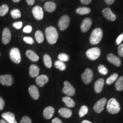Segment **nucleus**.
<instances>
[{
	"mask_svg": "<svg viewBox=\"0 0 123 123\" xmlns=\"http://www.w3.org/2000/svg\"><path fill=\"white\" fill-rule=\"evenodd\" d=\"M45 33L47 40L51 44L56 43L58 38V34L57 29L53 26H49L46 29Z\"/></svg>",
	"mask_w": 123,
	"mask_h": 123,
	"instance_id": "obj_1",
	"label": "nucleus"
},
{
	"mask_svg": "<svg viewBox=\"0 0 123 123\" xmlns=\"http://www.w3.org/2000/svg\"><path fill=\"white\" fill-rule=\"evenodd\" d=\"M107 109L111 114H116L120 110V107L119 102L114 98H111L107 103Z\"/></svg>",
	"mask_w": 123,
	"mask_h": 123,
	"instance_id": "obj_2",
	"label": "nucleus"
},
{
	"mask_svg": "<svg viewBox=\"0 0 123 123\" xmlns=\"http://www.w3.org/2000/svg\"><path fill=\"white\" fill-rule=\"evenodd\" d=\"M103 32L100 28H96L92 31L90 37V42L93 45L98 44L103 37Z\"/></svg>",
	"mask_w": 123,
	"mask_h": 123,
	"instance_id": "obj_3",
	"label": "nucleus"
},
{
	"mask_svg": "<svg viewBox=\"0 0 123 123\" xmlns=\"http://www.w3.org/2000/svg\"><path fill=\"white\" fill-rule=\"evenodd\" d=\"M101 51L98 48H93L88 49L86 52L87 57L91 60H95L100 56Z\"/></svg>",
	"mask_w": 123,
	"mask_h": 123,
	"instance_id": "obj_4",
	"label": "nucleus"
},
{
	"mask_svg": "<svg viewBox=\"0 0 123 123\" xmlns=\"http://www.w3.org/2000/svg\"><path fill=\"white\" fill-rule=\"evenodd\" d=\"M10 57L12 61L15 63L18 64L21 61V56L19 49L14 48L11 50Z\"/></svg>",
	"mask_w": 123,
	"mask_h": 123,
	"instance_id": "obj_5",
	"label": "nucleus"
},
{
	"mask_svg": "<svg viewBox=\"0 0 123 123\" xmlns=\"http://www.w3.org/2000/svg\"><path fill=\"white\" fill-rule=\"evenodd\" d=\"M70 23V18L68 16L65 15L62 16L58 22V26L62 31L66 30L68 27Z\"/></svg>",
	"mask_w": 123,
	"mask_h": 123,
	"instance_id": "obj_6",
	"label": "nucleus"
},
{
	"mask_svg": "<svg viewBox=\"0 0 123 123\" xmlns=\"http://www.w3.org/2000/svg\"><path fill=\"white\" fill-rule=\"evenodd\" d=\"M93 74L91 69L87 68L82 74V79L84 83L86 84H89L92 81Z\"/></svg>",
	"mask_w": 123,
	"mask_h": 123,
	"instance_id": "obj_7",
	"label": "nucleus"
},
{
	"mask_svg": "<svg viewBox=\"0 0 123 123\" xmlns=\"http://www.w3.org/2000/svg\"><path fill=\"white\" fill-rule=\"evenodd\" d=\"M62 92L68 96H73L74 95L75 89L69 82L66 81L64 82V87L62 89Z\"/></svg>",
	"mask_w": 123,
	"mask_h": 123,
	"instance_id": "obj_8",
	"label": "nucleus"
},
{
	"mask_svg": "<svg viewBox=\"0 0 123 123\" xmlns=\"http://www.w3.org/2000/svg\"><path fill=\"white\" fill-rule=\"evenodd\" d=\"M14 82V79L12 75L9 74L0 76V83L6 86H11Z\"/></svg>",
	"mask_w": 123,
	"mask_h": 123,
	"instance_id": "obj_9",
	"label": "nucleus"
},
{
	"mask_svg": "<svg viewBox=\"0 0 123 123\" xmlns=\"http://www.w3.org/2000/svg\"><path fill=\"white\" fill-rule=\"evenodd\" d=\"M107 102V99L106 98H102L97 101L93 106V110L97 113L102 112L105 108L106 103Z\"/></svg>",
	"mask_w": 123,
	"mask_h": 123,
	"instance_id": "obj_10",
	"label": "nucleus"
},
{
	"mask_svg": "<svg viewBox=\"0 0 123 123\" xmlns=\"http://www.w3.org/2000/svg\"><path fill=\"white\" fill-rule=\"evenodd\" d=\"M12 37V34L10 30L8 28H5L2 32V41L3 44L5 45L8 44Z\"/></svg>",
	"mask_w": 123,
	"mask_h": 123,
	"instance_id": "obj_11",
	"label": "nucleus"
},
{
	"mask_svg": "<svg viewBox=\"0 0 123 123\" xmlns=\"http://www.w3.org/2000/svg\"><path fill=\"white\" fill-rule=\"evenodd\" d=\"M32 14L36 19L41 20L43 18V8L40 6H36L32 9Z\"/></svg>",
	"mask_w": 123,
	"mask_h": 123,
	"instance_id": "obj_12",
	"label": "nucleus"
},
{
	"mask_svg": "<svg viewBox=\"0 0 123 123\" xmlns=\"http://www.w3.org/2000/svg\"><path fill=\"white\" fill-rule=\"evenodd\" d=\"M92 24V21L90 18H86L82 22L81 25V31L85 32L90 29Z\"/></svg>",
	"mask_w": 123,
	"mask_h": 123,
	"instance_id": "obj_13",
	"label": "nucleus"
},
{
	"mask_svg": "<svg viewBox=\"0 0 123 123\" xmlns=\"http://www.w3.org/2000/svg\"><path fill=\"white\" fill-rule=\"evenodd\" d=\"M107 60L117 67H119L121 65L120 59L112 53H109L107 55Z\"/></svg>",
	"mask_w": 123,
	"mask_h": 123,
	"instance_id": "obj_14",
	"label": "nucleus"
},
{
	"mask_svg": "<svg viewBox=\"0 0 123 123\" xmlns=\"http://www.w3.org/2000/svg\"><path fill=\"white\" fill-rule=\"evenodd\" d=\"M103 14L105 18L110 21H114L116 16L109 8H105L103 10Z\"/></svg>",
	"mask_w": 123,
	"mask_h": 123,
	"instance_id": "obj_15",
	"label": "nucleus"
},
{
	"mask_svg": "<svg viewBox=\"0 0 123 123\" xmlns=\"http://www.w3.org/2000/svg\"><path fill=\"white\" fill-rule=\"evenodd\" d=\"M2 117L9 123H18L15 119V115L12 113L7 112L1 114Z\"/></svg>",
	"mask_w": 123,
	"mask_h": 123,
	"instance_id": "obj_16",
	"label": "nucleus"
},
{
	"mask_svg": "<svg viewBox=\"0 0 123 123\" xmlns=\"http://www.w3.org/2000/svg\"><path fill=\"white\" fill-rule=\"evenodd\" d=\"M37 84L40 87H42L49 81V78L46 75H41L37 77L36 80Z\"/></svg>",
	"mask_w": 123,
	"mask_h": 123,
	"instance_id": "obj_17",
	"label": "nucleus"
},
{
	"mask_svg": "<svg viewBox=\"0 0 123 123\" xmlns=\"http://www.w3.org/2000/svg\"><path fill=\"white\" fill-rule=\"evenodd\" d=\"M29 92L34 99H38L39 98V92L38 88L35 85H31L29 88Z\"/></svg>",
	"mask_w": 123,
	"mask_h": 123,
	"instance_id": "obj_18",
	"label": "nucleus"
},
{
	"mask_svg": "<svg viewBox=\"0 0 123 123\" xmlns=\"http://www.w3.org/2000/svg\"><path fill=\"white\" fill-rule=\"evenodd\" d=\"M55 110L53 107L48 106L46 107L43 111V116L46 119H51L53 115Z\"/></svg>",
	"mask_w": 123,
	"mask_h": 123,
	"instance_id": "obj_19",
	"label": "nucleus"
},
{
	"mask_svg": "<svg viewBox=\"0 0 123 123\" xmlns=\"http://www.w3.org/2000/svg\"><path fill=\"white\" fill-rule=\"evenodd\" d=\"M105 81L103 79H100L97 80L94 84V90L97 93L101 92L104 85Z\"/></svg>",
	"mask_w": 123,
	"mask_h": 123,
	"instance_id": "obj_20",
	"label": "nucleus"
},
{
	"mask_svg": "<svg viewBox=\"0 0 123 123\" xmlns=\"http://www.w3.org/2000/svg\"><path fill=\"white\" fill-rule=\"evenodd\" d=\"M58 113L62 117L65 118H69L72 115V111L68 109L65 108L60 109L58 111Z\"/></svg>",
	"mask_w": 123,
	"mask_h": 123,
	"instance_id": "obj_21",
	"label": "nucleus"
},
{
	"mask_svg": "<svg viewBox=\"0 0 123 123\" xmlns=\"http://www.w3.org/2000/svg\"><path fill=\"white\" fill-rule=\"evenodd\" d=\"M29 73L32 78L37 77L39 73V68L38 66L35 64L31 65L30 67Z\"/></svg>",
	"mask_w": 123,
	"mask_h": 123,
	"instance_id": "obj_22",
	"label": "nucleus"
},
{
	"mask_svg": "<svg viewBox=\"0 0 123 123\" xmlns=\"http://www.w3.org/2000/svg\"><path fill=\"white\" fill-rule=\"evenodd\" d=\"M26 55L28 58L33 62L38 61L39 57L34 51L31 50H28L26 52Z\"/></svg>",
	"mask_w": 123,
	"mask_h": 123,
	"instance_id": "obj_23",
	"label": "nucleus"
},
{
	"mask_svg": "<svg viewBox=\"0 0 123 123\" xmlns=\"http://www.w3.org/2000/svg\"><path fill=\"white\" fill-rule=\"evenodd\" d=\"M44 8L47 12H52L56 9V5L54 2L49 1L46 2L44 5Z\"/></svg>",
	"mask_w": 123,
	"mask_h": 123,
	"instance_id": "obj_24",
	"label": "nucleus"
},
{
	"mask_svg": "<svg viewBox=\"0 0 123 123\" xmlns=\"http://www.w3.org/2000/svg\"><path fill=\"white\" fill-rule=\"evenodd\" d=\"M62 101L65 103L67 107L69 108H73L75 105L74 100L69 97H64L62 98Z\"/></svg>",
	"mask_w": 123,
	"mask_h": 123,
	"instance_id": "obj_25",
	"label": "nucleus"
},
{
	"mask_svg": "<svg viewBox=\"0 0 123 123\" xmlns=\"http://www.w3.org/2000/svg\"><path fill=\"white\" fill-rule=\"evenodd\" d=\"M91 12V9L86 7H80L76 10V12L80 15L88 14Z\"/></svg>",
	"mask_w": 123,
	"mask_h": 123,
	"instance_id": "obj_26",
	"label": "nucleus"
},
{
	"mask_svg": "<svg viewBox=\"0 0 123 123\" xmlns=\"http://www.w3.org/2000/svg\"><path fill=\"white\" fill-rule=\"evenodd\" d=\"M115 88L118 91H121L123 90V76L120 77L117 80L115 85Z\"/></svg>",
	"mask_w": 123,
	"mask_h": 123,
	"instance_id": "obj_27",
	"label": "nucleus"
},
{
	"mask_svg": "<svg viewBox=\"0 0 123 123\" xmlns=\"http://www.w3.org/2000/svg\"><path fill=\"white\" fill-rule=\"evenodd\" d=\"M43 61L45 66L48 68H51L52 66V61L51 57L48 54H45L43 57Z\"/></svg>",
	"mask_w": 123,
	"mask_h": 123,
	"instance_id": "obj_28",
	"label": "nucleus"
},
{
	"mask_svg": "<svg viewBox=\"0 0 123 123\" xmlns=\"http://www.w3.org/2000/svg\"><path fill=\"white\" fill-rule=\"evenodd\" d=\"M35 38L37 41L39 43H41L43 42L44 36L42 31L38 30L36 32Z\"/></svg>",
	"mask_w": 123,
	"mask_h": 123,
	"instance_id": "obj_29",
	"label": "nucleus"
},
{
	"mask_svg": "<svg viewBox=\"0 0 123 123\" xmlns=\"http://www.w3.org/2000/svg\"><path fill=\"white\" fill-rule=\"evenodd\" d=\"M9 11V6L6 4H3L0 6V16L6 15Z\"/></svg>",
	"mask_w": 123,
	"mask_h": 123,
	"instance_id": "obj_30",
	"label": "nucleus"
},
{
	"mask_svg": "<svg viewBox=\"0 0 123 123\" xmlns=\"http://www.w3.org/2000/svg\"><path fill=\"white\" fill-rule=\"evenodd\" d=\"M118 77H119V75L116 73H114V74L111 75L110 77L107 79L106 81V84L109 85H110L113 84L117 79H118Z\"/></svg>",
	"mask_w": 123,
	"mask_h": 123,
	"instance_id": "obj_31",
	"label": "nucleus"
},
{
	"mask_svg": "<svg viewBox=\"0 0 123 123\" xmlns=\"http://www.w3.org/2000/svg\"><path fill=\"white\" fill-rule=\"evenodd\" d=\"M55 66L57 69L61 71L65 70L66 68V64L64 62L61 61L60 60H58L55 62Z\"/></svg>",
	"mask_w": 123,
	"mask_h": 123,
	"instance_id": "obj_32",
	"label": "nucleus"
},
{
	"mask_svg": "<svg viewBox=\"0 0 123 123\" xmlns=\"http://www.w3.org/2000/svg\"><path fill=\"white\" fill-rule=\"evenodd\" d=\"M12 18L14 19H17L21 17V13L20 11L18 9H14L11 12Z\"/></svg>",
	"mask_w": 123,
	"mask_h": 123,
	"instance_id": "obj_33",
	"label": "nucleus"
},
{
	"mask_svg": "<svg viewBox=\"0 0 123 123\" xmlns=\"http://www.w3.org/2000/svg\"><path fill=\"white\" fill-rule=\"evenodd\" d=\"M88 108L87 106L85 105L82 106L79 111V115L80 117H83L84 115L88 113Z\"/></svg>",
	"mask_w": 123,
	"mask_h": 123,
	"instance_id": "obj_34",
	"label": "nucleus"
},
{
	"mask_svg": "<svg viewBox=\"0 0 123 123\" xmlns=\"http://www.w3.org/2000/svg\"><path fill=\"white\" fill-rule=\"evenodd\" d=\"M58 58L60 61L63 62L68 61L69 59V56L67 54H66L65 53H60L58 55Z\"/></svg>",
	"mask_w": 123,
	"mask_h": 123,
	"instance_id": "obj_35",
	"label": "nucleus"
},
{
	"mask_svg": "<svg viewBox=\"0 0 123 123\" xmlns=\"http://www.w3.org/2000/svg\"><path fill=\"white\" fill-rule=\"evenodd\" d=\"M98 71L102 74L106 75L108 74V70L105 66L103 65H100L98 67Z\"/></svg>",
	"mask_w": 123,
	"mask_h": 123,
	"instance_id": "obj_36",
	"label": "nucleus"
},
{
	"mask_svg": "<svg viewBox=\"0 0 123 123\" xmlns=\"http://www.w3.org/2000/svg\"><path fill=\"white\" fill-rule=\"evenodd\" d=\"M23 41L27 44H30V45L33 44L34 42V40L33 39V38L31 37H24L23 38Z\"/></svg>",
	"mask_w": 123,
	"mask_h": 123,
	"instance_id": "obj_37",
	"label": "nucleus"
},
{
	"mask_svg": "<svg viewBox=\"0 0 123 123\" xmlns=\"http://www.w3.org/2000/svg\"><path fill=\"white\" fill-rule=\"evenodd\" d=\"M20 123H32V121L29 117L24 116L21 119Z\"/></svg>",
	"mask_w": 123,
	"mask_h": 123,
	"instance_id": "obj_38",
	"label": "nucleus"
},
{
	"mask_svg": "<svg viewBox=\"0 0 123 123\" xmlns=\"http://www.w3.org/2000/svg\"><path fill=\"white\" fill-rule=\"evenodd\" d=\"M12 25L17 29H19L22 27L23 23L22 22H17L13 23Z\"/></svg>",
	"mask_w": 123,
	"mask_h": 123,
	"instance_id": "obj_39",
	"label": "nucleus"
},
{
	"mask_svg": "<svg viewBox=\"0 0 123 123\" xmlns=\"http://www.w3.org/2000/svg\"><path fill=\"white\" fill-rule=\"evenodd\" d=\"M23 31L26 33H29L32 31V27L29 25L26 26L24 28Z\"/></svg>",
	"mask_w": 123,
	"mask_h": 123,
	"instance_id": "obj_40",
	"label": "nucleus"
},
{
	"mask_svg": "<svg viewBox=\"0 0 123 123\" xmlns=\"http://www.w3.org/2000/svg\"><path fill=\"white\" fill-rule=\"evenodd\" d=\"M118 53L120 57H123V43L120 44L118 49Z\"/></svg>",
	"mask_w": 123,
	"mask_h": 123,
	"instance_id": "obj_41",
	"label": "nucleus"
},
{
	"mask_svg": "<svg viewBox=\"0 0 123 123\" xmlns=\"http://www.w3.org/2000/svg\"><path fill=\"white\" fill-rule=\"evenodd\" d=\"M123 40V33L119 36L116 40V43L117 45H119L122 42Z\"/></svg>",
	"mask_w": 123,
	"mask_h": 123,
	"instance_id": "obj_42",
	"label": "nucleus"
},
{
	"mask_svg": "<svg viewBox=\"0 0 123 123\" xmlns=\"http://www.w3.org/2000/svg\"><path fill=\"white\" fill-rule=\"evenodd\" d=\"M5 105V102L4 99L0 96V110H2Z\"/></svg>",
	"mask_w": 123,
	"mask_h": 123,
	"instance_id": "obj_43",
	"label": "nucleus"
},
{
	"mask_svg": "<svg viewBox=\"0 0 123 123\" xmlns=\"http://www.w3.org/2000/svg\"><path fill=\"white\" fill-rule=\"evenodd\" d=\"M92 0H80L81 2L84 5H88L91 2Z\"/></svg>",
	"mask_w": 123,
	"mask_h": 123,
	"instance_id": "obj_44",
	"label": "nucleus"
},
{
	"mask_svg": "<svg viewBox=\"0 0 123 123\" xmlns=\"http://www.w3.org/2000/svg\"><path fill=\"white\" fill-rule=\"evenodd\" d=\"M52 123H63L62 122L61 120L58 118H55L52 120Z\"/></svg>",
	"mask_w": 123,
	"mask_h": 123,
	"instance_id": "obj_45",
	"label": "nucleus"
},
{
	"mask_svg": "<svg viewBox=\"0 0 123 123\" xmlns=\"http://www.w3.org/2000/svg\"><path fill=\"white\" fill-rule=\"evenodd\" d=\"M26 2L29 5H33L35 3V0H26Z\"/></svg>",
	"mask_w": 123,
	"mask_h": 123,
	"instance_id": "obj_46",
	"label": "nucleus"
},
{
	"mask_svg": "<svg viewBox=\"0 0 123 123\" xmlns=\"http://www.w3.org/2000/svg\"><path fill=\"white\" fill-rule=\"evenodd\" d=\"M106 3L108 5H111L114 2L115 0H105Z\"/></svg>",
	"mask_w": 123,
	"mask_h": 123,
	"instance_id": "obj_47",
	"label": "nucleus"
},
{
	"mask_svg": "<svg viewBox=\"0 0 123 123\" xmlns=\"http://www.w3.org/2000/svg\"><path fill=\"white\" fill-rule=\"evenodd\" d=\"M0 123H9L5 119H1L0 120Z\"/></svg>",
	"mask_w": 123,
	"mask_h": 123,
	"instance_id": "obj_48",
	"label": "nucleus"
},
{
	"mask_svg": "<svg viewBox=\"0 0 123 123\" xmlns=\"http://www.w3.org/2000/svg\"><path fill=\"white\" fill-rule=\"evenodd\" d=\"M81 123H92V122H90V121H88V120H84V121H83Z\"/></svg>",
	"mask_w": 123,
	"mask_h": 123,
	"instance_id": "obj_49",
	"label": "nucleus"
},
{
	"mask_svg": "<svg viewBox=\"0 0 123 123\" xmlns=\"http://www.w3.org/2000/svg\"><path fill=\"white\" fill-rule=\"evenodd\" d=\"M21 0H12L14 2H18L19 1H20Z\"/></svg>",
	"mask_w": 123,
	"mask_h": 123,
	"instance_id": "obj_50",
	"label": "nucleus"
},
{
	"mask_svg": "<svg viewBox=\"0 0 123 123\" xmlns=\"http://www.w3.org/2000/svg\"></svg>",
	"mask_w": 123,
	"mask_h": 123,
	"instance_id": "obj_51",
	"label": "nucleus"
}]
</instances>
